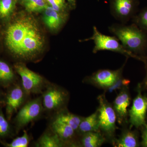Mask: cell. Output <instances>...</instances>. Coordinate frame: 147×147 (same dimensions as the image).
<instances>
[{
  "mask_svg": "<svg viewBox=\"0 0 147 147\" xmlns=\"http://www.w3.org/2000/svg\"><path fill=\"white\" fill-rule=\"evenodd\" d=\"M99 107L98 110L99 128L108 134H112L116 128V113L104 96H98Z\"/></svg>",
  "mask_w": 147,
  "mask_h": 147,
  "instance_id": "cell-8",
  "label": "cell"
},
{
  "mask_svg": "<svg viewBox=\"0 0 147 147\" xmlns=\"http://www.w3.org/2000/svg\"><path fill=\"white\" fill-rule=\"evenodd\" d=\"M123 67L116 70H98L90 77V80L101 88H110L120 78Z\"/></svg>",
  "mask_w": 147,
  "mask_h": 147,
  "instance_id": "cell-11",
  "label": "cell"
},
{
  "mask_svg": "<svg viewBox=\"0 0 147 147\" xmlns=\"http://www.w3.org/2000/svg\"><path fill=\"white\" fill-rule=\"evenodd\" d=\"M114 110L120 121L125 118L127 114V108L130 104V98L127 92H121L114 101Z\"/></svg>",
  "mask_w": 147,
  "mask_h": 147,
  "instance_id": "cell-16",
  "label": "cell"
},
{
  "mask_svg": "<svg viewBox=\"0 0 147 147\" xmlns=\"http://www.w3.org/2000/svg\"><path fill=\"white\" fill-rule=\"evenodd\" d=\"M48 127L57 134L65 145L69 143L73 139L76 131L65 124L52 120H50Z\"/></svg>",
  "mask_w": 147,
  "mask_h": 147,
  "instance_id": "cell-14",
  "label": "cell"
},
{
  "mask_svg": "<svg viewBox=\"0 0 147 147\" xmlns=\"http://www.w3.org/2000/svg\"><path fill=\"white\" fill-rule=\"evenodd\" d=\"M108 30L116 36L124 47L142 60L147 53V32L135 24H114Z\"/></svg>",
  "mask_w": 147,
  "mask_h": 147,
  "instance_id": "cell-2",
  "label": "cell"
},
{
  "mask_svg": "<svg viewBox=\"0 0 147 147\" xmlns=\"http://www.w3.org/2000/svg\"><path fill=\"white\" fill-rule=\"evenodd\" d=\"M147 112V98L142 95L139 91L134 99L131 109L129 111L130 123L136 127L144 125L146 123Z\"/></svg>",
  "mask_w": 147,
  "mask_h": 147,
  "instance_id": "cell-10",
  "label": "cell"
},
{
  "mask_svg": "<svg viewBox=\"0 0 147 147\" xmlns=\"http://www.w3.org/2000/svg\"><path fill=\"white\" fill-rule=\"evenodd\" d=\"M129 83V81L127 79H120V78L113 86L110 87L109 89H110V91H111L116 89H118L120 87L127 86Z\"/></svg>",
  "mask_w": 147,
  "mask_h": 147,
  "instance_id": "cell-27",
  "label": "cell"
},
{
  "mask_svg": "<svg viewBox=\"0 0 147 147\" xmlns=\"http://www.w3.org/2000/svg\"><path fill=\"white\" fill-rule=\"evenodd\" d=\"M22 4L29 12H39L47 7L45 0H22Z\"/></svg>",
  "mask_w": 147,
  "mask_h": 147,
  "instance_id": "cell-22",
  "label": "cell"
},
{
  "mask_svg": "<svg viewBox=\"0 0 147 147\" xmlns=\"http://www.w3.org/2000/svg\"><path fill=\"white\" fill-rule=\"evenodd\" d=\"M16 73L21 78L23 88L28 94H41L50 83L41 75L32 71L22 62L14 65Z\"/></svg>",
  "mask_w": 147,
  "mask_h": 147,
  "instance_id": "cell-6",
  "label": "cell"
},
{
  "mask_svg": "<svg viewBox=\"0 0 147 147\" xmlns=\"http://www.w3.org/2000/svg\"><path fill=\"white\" fill-rule=\"evenodd\" d=\"M144 128L142 133V144L143 146L147 147V124L145 123L144 125Z\"/></svg>",
  "mask_w": 147,
  "mask_h": 147,
  "instance_id": "cell-28",
  "label": "cell"
},
{
  "mask_svg": "<svg viewBox=\"0 0 147 147\" xmlns=\"http://www.w3.org/2000/svg\"><path fill=\"white\" fill-rule=\"evenodd\" d=\"M142 60L145 61L146 62V67H147V58L146 57H143V59H142Z\"/></svg>",
  "mask_w": 147,
  "mask_h": 147,
  "instance_id": "cell-30",
  "label": "cell"
},
{
  "mask_svg": "<svg viewBox=\"0 0 147 147\" xmlns=\"http://www.w3.org/2000/svg\"><path fill=\"white\" fill-rule=\"evenodd\" d=\"M52 116L51 119L52 120L57 121L65 124L76 131L83 118L80 116L69 113L66 109L53 114Z\"/></svg>",
  "mask_w": 147,
  "mask_h": 147,
  "instance_id": "cell-15",
  "label": "cell"
},
{
  "mask_svg": "<svg viewBox=\"0 0 147 147\" xmlns=\"http://www.w3.org/2000/svg\"><path fill=\"white\" fill-rule=\"evenodd\" d=\"M40 96L45 113L52 115L65 109L68 93L57 84L50 82Z\"/></svg>",
  "mask_w": 147,
  "mask_h": 147,
  "instance_id": "cell-4",
  "label": "cell"
},
{
  "mask_svg": "<svg viewBox=\"0 0 147 147\" xmlns=\"http://www.w3.org/2000/svg\"><path fill=\"white\" fill-rule=\"evenodd\" d=\"M138 146L137 137L134 132L127 131L124 133L116 142L118 147H136Z\"/></svg>",
  "mask_w": 147,
  "mask_h": 147,
  "instance_id": "cell-20",
  "label": "cell"
},
{
  "mask_svg": "<svg viewBox=\"0 0 147 147\" xmlns=\"http://www.w3.org/2000/svg\"><path fill=\"white\" fill-rule=\"evenodd\" d=\"M16 5V0H0V18L8 19L12 15Z\"/></svg>",
  "mask_w": 147,
  "mask_h": 147,
  "instance_id": "cell-21",
  "label": "cell"
},
{
  "mask_svg": "<svg viewBox=\"0 0 147 147\" xmlns=\"http://www.w3.org/2000/svg\"><path fill=\"white\" fill-rule=\"evenodd\" d=\"M45 1L55 10L60 13H66L67 7L65 1L64 0H45Z\"/></svg>",
  "mask_w": 147,
  "mask_h": 147,
  "instance_id": "cell-26",
  "label": "cell"
},
{
  "mask_svg": "<svg viewBox=\"0 0 147 147\" xmlns=\"http://www.w3.org/2000/svg\"><path fill=\"white\" fill-rule=\"evenodd\" d=\"M66 17V13L58 12L49 5L43 11V21L50 30L59 28L65 22Z\"/></svg>",
  "mask_w": 147,
  "mask_h": 147,
  "instance_id": "cell-12",
  "label": "cell"
},
{
  "mask_svg": "<svg viewBox=\"0 0 147 147\" xmlns=\"http://www.w3.org/2000/svg\"><path fill=\"white\" fill-rule=\"evenodd\" d=\"M32 140V137L30 136L26 130H24V134L21 136L13 139L10 143L4 144L5 146L8 147H27Z\"/></svg>",
  "mask_w": 147,
  "mask_h": 147,
  "instance_id": "cell-23",
  "label": "cell"
},
{
  "mask_svg": "<svg viewBox=\"0 0 147 147\" xmlns=\"http://www.w3.org/2000/svg\"><path fill=\"white\" fill-rule=\"evenodd\" d=\"M1 92H0V97H1Z\"/></svg>",
  "mask_w": 147,
  "mask_h": 147,
  "instance_id": "cell-31",
  "label": "cell"
},
{
  "mask_svg": "<svg viewBox=\"0 0 147 147\" xmlns=\"http://www.w3.org/2000/svg\"><path fill=\"white\" fill-rule=\"evenodd\" d=\"M8 121L0 110V139L8 137L11 133L12 129Z\"/></svg>",
  "mask_w": 147,
  "mask_h": 147,
  "instance_id": "cell-25",
  "label": "cell"
},
{
  "mask_svg": "<svg viewBox=\"0 0 147 147\" xmlns=\"http://www.w3.org/2000/svg\"><path fill=\"white\" fill-rule=\"evenodd\" d=\"M137 0H112L111 13L121 24H126L137 12Z\"/></svg>",
  "mask_w": 147,
  "mask_h": 147,
  "instance_id": "cell-9",
  "label": "cell"
},
{
  "mask_svg": "<svg viewBox=\"0 0 147 147\" xmlns=\"http://www.w3.org/2000/svg\"><path fill=\"white\" fill-rule=\"evenodd\" d=\"M133 24L147 32V7L142 9L131 19Z\"/></svg>",
  "mask_w": 147,
  "mask_h": 147,
  "instance_id": "cell-24",
  "label": "cell"
},
{
  "mask_svg": "<svg viewBox=\"0 0 147 147\" xmlns=\"http://www.w3.org/2000/svg\"><path fill=\"white\" fill-rule=\"evenodd\" d=\"M64 1H68L72 5H74V4H75V0H64Z\"/></svg>",
  "mask_w": 147,
  "mask_h": 147,
  "instance_id": "cell-29",
  "label": "cell"
},
{
  "mask_svg": "<svg viewBox=\"0 0 147 147\" xmlns=\"http://www.w3.org/2000/svg\"><path fill=\"white\" fill-rule=\"evenodd\" d=\"M5 42L11 53L22 60H32L42 51L45 40L38 24L32 16L24 15L9 25Z\"/></svg>",
  "mask_w": 147,
  "mask_h": 147,
  "instance_id": "cell-1",
  "label": "cell"
},
{
  "mask_svg": "<svg viewBox=\"0 0 147 147\" xmlns=\"http://www.w3.org/2000/svg\"><path fill=\"white\" fill-rule=\"evenodd\" d=\"M89 40H93L94 42V46L92 50L94 54L99 51L107 50L120 53L127 57H131L141 60V57L127 50L115 36H112L103 34L95 26H94L93 28L92 35L89 38L81 40V42Z\"/></svg>",
  "mask_w": 147,
  "mask_h": 147,
  "instance_id": "cell-5",
  "label": "cell"
},
{
  "mask_svg": "<svg viewBox=\"0 0 147 147\" xmlns=\"http://www.w3.org/2000/svg\"><path fill=\"white\" fill-rule=\"evenodd\" d=\"M36 147H61L65 146L57 134L49 127L34 142Z\"/></svg>",
  "mask_w": 147,
  "mask_h": 147,
  "instance_id": "cell-13",
  "label": "cell"
},
{
  "mask_svg": "<svg viewBox=\"0 0 147 147\" xmlns=\"http://www.w3.org/2000/svg\"><path fill=\"white\" fill-rule=\"evenodd\" d=\"M44 113L41 96L28 100L18 110L13 119L16 133H18L29 124L39 119Z\"/></svg>",
  "mask_w": 147,
  "mask_h": 147,
  "instance_id": "cell-3",
  "label": "cell"
},
{
  "mask_svg": "<svg viewBox=\"0 0 147 147\" xmlns=\"http://www.w3.org/2000/svg\"><path fill=\"white\" fill-rule=\"evenodd\" d=\"M99 128L98 112H96L87 117L83 118L77 131L83 134L92 131H98Z\"/></svg>",
  "mask_w": 147,
  "mask_h": 147,
  "instance_id": "cell-17",
  "label": "cell"
},
{
  "mask_svg": "<svg viewBox=\"0 0 147 147\" xmlns=\"http://www.w3.org/2000/svg\"><path fill=\"white\" fill-rule=\"evenodd\" d=\"M16 76L13 70L8 64L0 60V86H10L15 83Z\"/></svg>",
  "mask_w": 147,
  "mask_h": 147,
  "instance_id": "cell-18",
  "label": "cell"
},
{
  "mask_svg": "<svg viewBox=\"0 0 147 147\" xmlns=\"http://www.w3.org/2000/svg\"><path fill=\"white\" fill-rule=\"evenodd\" d=\"M6 96V115L8 121L28 101L30 95L23 88L21 81L11 86Z\"/></svg>",
  "mask_w": 147,
  "mask_h": 147,
  "instance_id": "cell-7",
  "label": "cell"
},
{
  "mask_svg": "<svg viewBox=\"0 0 147 147\" xmlns=\"http://www.w3.org/2000/svg\"><path fill=\"white\" fill-rule=\"evenodd\" d=\"M81 143L85 147H98L103 142V138L98 131H92L83 134Z\"/></svg>",
  "mask_w": 147,
  "mask_h": 147,
  "instance_id": "cell-19",
  "label": "cell"
}]
</instances>
